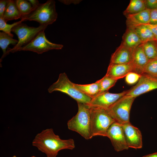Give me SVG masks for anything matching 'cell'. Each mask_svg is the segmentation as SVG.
Wrapping results in <instances>:
<instances>
[{"label": "cell", "instance_id": "1", "mask_svg": "<svg viewBox=\"0 0 157 157\" xmlns=\"http://www.w3.org/2000/svg\"><path fill=\"white\" fill-rule=\"evenodd\" d=\"M32 144L45 154L47 157H56L61 150H72L75 147L73 139H62L55 134L51 128L43 130L38 133L33 139Z\"/></svg>", "mask_w": 157, "mask_h": 157}, {"label": "cell", "instance_id": "2", "mask_svg": "<svg viewBox=\"0 0 157 157\" xmlns=\"http://www.w3.org/2000/svg\"><path fill=\"white\" fill-rule=\"evenodd\" d=\"M76 114L67 122L68 129L76 132L86 140L92 138L91 109L87 104L77 102Z\"/></svg>", "mask_w": 157, "mask_h": 157}, {"label": "cell", "instance_id": "3", "mask_svg": "<svg viewBox=\"0 0 157 157\" xmlns=\"http://www.w3.org/2000/svg\"><path fill=\"white\" fill-rule=\"evenodd\" d=\"M48 91L49 93L56 91L65 93L77 102L87 104L90 103L92 99L78 90L65 72L60 74L57 80L49 86Z\"/></svg>", "mask_w": 157, "mask_h": 157}, {"label": "cell", "instance_id": "4", "mask_svg": "<svg viewBox=\"0 0 157 157\" xmlns=\"http://www.w3.org/2000/svg\"><path fill=\"white\" fill-rule=\"evenodd\" d=\"M90 107L92 137L97 136L107 137L109 128L115 121L106 110L99 108Z\"/></svg>", "mask_w": 157, "mask_h": 157}, {"label": "cell", "instance_id": "5", "mask_svg": "<svg viewBox=\"0 0 157 157\" xmlns=\"http://www.w3.org/2000/svg\"><path fill=\"white\" fill-rule=\"evenodd\" d=\"M57 16L55 1L49 0L44 3H40L27 16L25 21H35L39 23L40 25L48 26L56 20Z\"/></svg>", "mask_w": 157, "mask_h": 157}, {"label": "cell", "instance_id": "6", "mask_svg": "<svg viewBox=\"0 0 157 157\" xmlns=\"http://www.w3.org/2000/svg\"><path fill=\"white\" fill-rule=\"evenodd\" d=\"M47 26L46 25H40L37 27H30L22 23L15 26L12 28L11 31L17 35L18 42L12 48H8L6 55L10 52H17L18 49L29 43L40 32L44 31Z\"/></svg>", "mask_w": 157, "mask_h": 157}, {"label": "cell", "instance_id": "7", "mask_svg": "<svg viewBox=\"0 0 157 157\" xmlns=\"http://www.w3.org/2000/svg\"><path fill=\"white\" fill-rule=\"evenodd\" d=\"M135 99L124 96L106 110L115 122L122 125L129 122L130 110Z\"/></svg>", "mask_w": 157, "mask_h": 157}, {"label": "cell", "instance_id": "8", "mask_svg": "<svg viewBox=\"0 0 157 157\" xmlns=\"http://www.w3.org/2000/svg\"><path fill=\"white\" fill-rule=\"evenodd\" d=\"M62 45L52 43L46 38L44 31L40 32L29 43L18 49L17 51H31L41 54L52 49H60Z\"/></svg>", "mask_w": 157, "mask_h": 157}, {"label": "cell", "instance_id": "9", "mask_svg": "<svg viewBox=\"0 0 157 157\" xmlns=\"http://www.w3.org/2000/svg\"><path fill=\"white\" fill-rule=\"evenodd\" d=\"M157 89V78L145 74H141L137 84L125 95L135 98Z\"/></svg>", "mask_w": 157, "mask_h": 157}, {"label": "cell", "instance_id": "10", "mask_svg": "<svg viewBox=\"0 0 157 157\" xmlns=\"http://www.w3.org/2000/svg\"><path fill=\"white\" fill-rule=\"evenodd\" d=\"M128 90L118 93H113L106 91L98 94L92 98L88 104L90 107H96L107 110L126 94Z\"/></svg>", "mask_w": 157, "mask_h": 157}, {"label": "cell", "instance_id": "11", "mask_svg": "<svg viewBox=\"0 0 157 157\" xmlns=\"http://www.w3.org/2000/svg\"><path fill=\"white\" fill-rule=\"evenodd\" d=\"M107 137L110 140L115 150L117 152L129 148L128 147L122 125L115 122L109 128Z\"/></svg>", "mask_w": 157, "mask_h": 157}, {"label": "cell", "instance_id": "12", "mask_svg": "<svg viewBox=\"0 0 157 157\" xmlns=\"http://www.w3.org/2000/svg\"><path fill=\"white\" fill-rule=\"evenodd\" d=\"M127 145L135 149L142 147V135L140 131L130 122L122 125Z\"/></svg>", "mask_w": 157, "mask_h": 157}, {"label": "cell", "instance_id": "13", "mask_svg": "<svg viewBox=\"0 0 157 157\" xmlns=\"http://www.w3.org/2000/svg\"><path fill=\"white\" fill-rule=\"evenodd\" d=\"M149 60L144 51L142 43L133 51L131 62L133 72L141 75L143 74L145 67Z\"/></svg>", "mask_w": 157, "mask_h": 157}, {"label": "cell", "instance_id": "14", "mask_svg": "<svg viewBox=\"0 0 157 157\" xmlns=\"http://www.w3.org/2000/svg\"><path fill=\"white\" fill-rule=\"evenodd\" d=\"M133 51L121 43L112 55L110 64H121L131 63Z\"/></svg>", "mask_w": 157, "mask_h": 157}, {"label": "cell", "instance_id": "15", "mask_svg": "<svg viewBox=\"0 0 157 157\" xmlns=\"http://www.w3.org/2000/svg\"><path fill=\"white\" fill-rule=\"evenodd\" d=\"M131 72H133L131 63L121 64H109L105 75L118 80L125 77Z\"/></svg>", "mask_w": 157, "mask_h": 157}, {"label": "cell", "instance_id": "16", "mask_svg": "<svg viewBox=\"0 0 157 157\" xmlns=\"http://www.w3.org/2000/svg\"><path fill=\"white\" fill-rule=\"evenodd\" d=\"M150 10L146 9L136 14L126 16L127 27L149 24L150 19Z\"/></svg>", "mask_w": 157, "mask_h": 157}, {"label": "cell", "instance_id": "17", "mask_svg": "<svg viewBox=\"0 0 157 157\" xmlns=\"http://www.w3.org/2000/svg\"><path fill=\"white\" fill-rule=\"evenodd\" d=\"M122 43L127 47L134 50L142 42L140 38L131 28L127 27L122 36Z\"/></svg>", "mask_w": 157, "mask_h": 157}, {"label": "cell", "instance_id": "18", "mask_svg": "<svg viewBox=\"0 0 157 157\" xmlns=\"http://www.w3.org/2000/svg\"><path fill=\"white\" fill-rule=\"evenodd\" d=\"M21 14L16 6L15 1L8 0L3 18L5 21L21 19Z\"/></svg>", "mask_w": 157, "mask_h": 157}, {"label": "cell", "instance_id": "19", "mask_svg": "<svg viewBox=\"0 0 157 157\" xmlns=\"http://www.w3.org/2000/svg\"><path fill=\"white\" fill-rule=\"evenodd\" d=\"M75 87L79 91L86 95L92 98L100 92V88L98 82L90 84H79L74 83Z\"/></svg>", "mask_w": 157, "mask_h": 157}, {"label": "cell", "instance_id": "20", "mask_svg": "<svg viewBox=\"0 0 157 157\" xmlns=\"http://www.w3.org/2000/svg\"><path fill=\"white\" fill-rule=\"evenodd\" d=\"M129 28H131L135 32L142 43L148 41L156 40L152 32L146 25L135 26Z\"/></svg>", "mask_w": 157, "mask_h": 157}, {"label": "cell", "instance_id": "21", "mask_svg": "<svg viewBox=\"0 0 157 157\" xmlns=\"http://www.w3.org/2000/svg\"><path fill=\"white\" fill-rule=\"evenodd\" d=\"M146 9L144 0H131L123 12L126 16L139 13Z\"/></svg>", "mask_w": 157, "mask_h": 157}, {"label": "cell", "instance_id": "22", "mask_svg": "<svg viewBox=\"0 0 157 157\" xmlns=\"http://www.w3.org/2000/svg\"><path fill=\"white\" fill-rule=\"evenodd\" d=\"M18 40L13 38L3 32H0V47L3 51V54L0 59V63L6 56V49L8 45L12 44L15 46L18 43Z\"/></svg>", "mask_w": 157, "mask_h": 157}, {"label": "cell", "instance_id": "23", "mask_svg": "<svg viewBox=\"0 0 157 157\" xmlns=\"http://www.w3.org/2000/svg\"><path fill=\"white\" fill-rule=\"evenodd\" d=\"M144 51L149 60L157 58V44L156 40L142 43Z\"/></svg>", "mask_w": 157, "mask_h": 157}, {"label": "cell", "instance_id": "24", "mask_svg": "<svg viewBox=\"0 0 157 157\" xmlns=\"http://www.w3.org/2000/svg\"><path fill=\"white\" fill-rule=\"evenodd\" d=\"M15 1L17 8L21 14V20L24 21L26 17L32 11V6L28 0Z\"/></svg>", "mask_w": 157, "mask_h": 157}, {"label": "cell", "instance_id": "25", "mask_svg": "<svg viewBox=\"0 0 157 157\" xmlns=\"http://www.w3.org/2000/svg\"><path fill=\"white\" fill-rule=\"evenodd\" d=\"M118 80L117 79L105 75L101 79L97 81L100 88L99 93L108 91L110 89L115 85Z\"/></svg>", "mask_w": 157, "mask_h": 157}, {"label": "cell", "instance_id": "26", "mask_svg": "<svg viewBox=\"0 0 157 157\" xmlns=\"http://www.w3.org/2000/svg\"><path fill=\"white\" fill-rule=\"evenodd\" d=\"M143 74L157 78V58L149 60L145 67Z\"/></svg>", "mask_w": 157, "mask_h": 157}, {"label": "cell", "instance_id": "27", "mask_svg": "<svg viewBox=\"0 0 157 157\" xmlns=\"http://www.w3.org/2000/svg\"><path fill=\"white\" fill-rule=\"evenodd\" d=\"M23 21L22 20H21L19 21L10 24H7L3 18H0V30L13 38V35L11 33L12 28L15 26L22 23Z\"/></svg>", "mask_w": 157, "mask_h": 157}, {"label": "cell", "instance_id": "28", "mask_svg": "<svg viewBox=\"0 0 157 157\" xmlns=\"http://www.w3.org/2000/svg\"><path fill=\"white\" fill-rule=\"evenodd\" d=\"M141 75L133 72H130L125 77V81L128 84L133 85L138 81Z\"/></svg>", "mask_w": 157, "mask_h": 157}, {"label": "cell", "instance_id": "29", "mask_svg": "<svg viewBox=\"0 0 157 157\" xmlns=\"http://www.w3.org/2000/svg\"><path fill=\"white\" fill-rule=\"evenodd\" d=\"M148 24L157 25V9L150 10V19Z\"/></svg>", "mask_w": 157, "mask_h": 157}, {"label": "cell", "instance_id": "30", "mask_svg": "<svg viewBox=\"0 0 157 157\" xmlns=\"http://www.w3.org/2000/svg\"><path fill=\"white\" fill-rule=\"evenodd\" d=\"M146 8L150 10L157 9V0H144Z\"/></svg>", "mask_w": 157, "mask_h": 157}, {"label": "cell", "instance_id": "31", "mask_svg": "<svg viewBox=\"0 0 157 157\" xmlns=\"http://www.w3.org/2000/svg\"><path fill=\"white\" fill-rule=\"evenodd\" d=\"M8 0L0 1V18H3Z\"/></svg>", "mask_w": 157, "mask_h": 157}, {"label": "cell", "instance_id": "32", "mask_svg": "<svg viewBox=\"0 0 157 157\" xmlns=\"http://www.w3.org/2000/svg\"><path fill=\"white\" fill-rule=\"evenodd\" d=\"M149 27L152 32L155 39L157 40V25H146Z\"/></svg>", "mask_w": 157, "mask_h": 157}, {"label": "cell", "instance_id": "33", "mask_svg": "<svg viewBox=\"0 0 157 157\" xmlns=\"http://www.w3.org/2000/svg\"><path fill=\"white\" fill-rule=\"evenodd\" d=\"M28 1L30 2L32 6V11L36 8L40 4L39 1L37 0H29Z\"/></svg>", "mask_w": 157, "mask_h": 157}, {"label": "cell", "instance_id": "34", "mask_svg": "<svg viewBox=\"0 0 157 157\" xmlns=\"http://www.w3.org/2000/svg\"><path fill=\"white\" fill-rule=\"evenodd\" d=\"M141 157H157V152L147 155Z\"/></svg>", "mask_w": 157, "mask_h": 157}, {"label": "cell", "instance_id": "35", "mask_svg": "<svg viewBox=\"0 0 157 157\" xmlns=\"http://www.w3.org/2000/svg\"><path fill=\"white\" fill-rule=\"evenodd\" d=\"M31 157H36L35 156H31Z\"/></svg>", "mask_w": 157, "mask_h": 157}, {"label": "cell", "instance_id": "36", "mask_svg": "<svg viewBox=\"0 0 157 157\" xmlns=\"http://www.w3.org/2000/svg\"><path fill=\"white\" fill-rule=\"evenodd\" d=\"M11 157H16V156H13Z\"/></svg>", "mask_w": 157, "mask_h": 157}, {"label": "cell", "instance_id": "37", "mask_svg": "<svg viewBox=\"0 0 157 157\" xmlns=\"http://www.w3.org/2000/svg\"><path fill=\"white\" fill-rule=\"evenodd\" d=\"M156 43H157V40H156Z\"/></svg>", "mask_w": 157, "mask_h": 157}]
</instances>
